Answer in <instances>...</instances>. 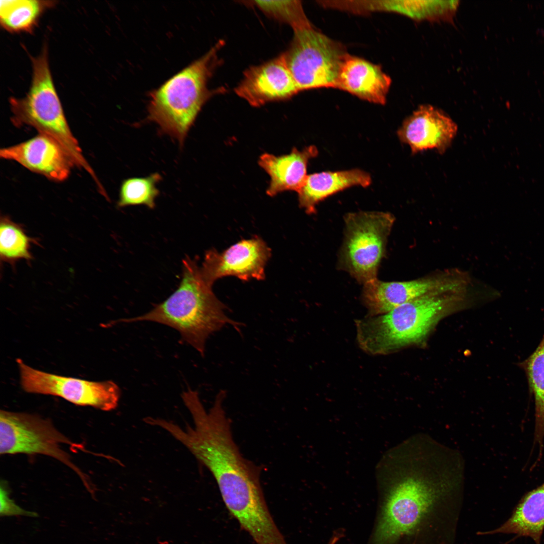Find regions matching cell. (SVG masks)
<instances>
[{"label":"cell","instance_id":"cell-1","mask_svg":"<svg viewBox=\"0 0 544 544\" xmlns=\"http://www.w3.org/2000/svg\"><path fill=\"white\" fill-rule=\"evenodd\" d=\"M407 447L405 472L388 495L373 544H394L414 532L463 484L464 463L458 451L423 433L411 438Z\"/></svg>","mask_w":544,"mask_h":544},{"label":"cell","instance_id":"cell-2","mask_svg":"<svg viewBox=\"0 0 544 544\" xmlns=\"http://www.w3.org/2000/svg\"><path fill=\"white\" fill-rule=\"evenodd\" d=\"M182 262L181 282L170 296L143 315L115 322L145 321L167 325L177 330L183 341L203 356L211 334L228 324L238 328L239 323L226 315L225 305L203 279L196 261L186 257Z\"/></svg>","mask_w":544,"mask_h":544},{"label":"cell","instance_id":"cell-3","mask_svg":"<svg viewBox=\"0 0 544 544\" xmlns=\"http://www.w3.org/2000/svg\"><path fill=\"white\" fill-rule=\"evenodd\" d=\"M467 292H432L386 313L356 320L360 347L369 354L380 355L420 343L445 312L462 301Z\"/></svg>","mask_w":544,"mask_h":544},{"label":"cell","instance_id":"cell-4","mask_svg":"<svg viewBox=\"0 0 544 544\" xmlns=\"http://www.w3.org/2000/svg\"><path fill=\"white\" fill-rule=\"evenodd\" d=\"M222 44L218 43L150 93L148 119L180 145L211 96L207 83L217 64Z\"/></svg>","mask_w":544,"mask_h":544},{"label":"cell","instance_id":"cell-5","mask_svg":"<svg viewBox=\"0 0 544 544\" xmlns=\"http://www.w3.org/2000/svg\"><path fill=\"white\" fill-rule=\"evenodd\" d=\"M31 58L32 79L28 93L23 98L11 97L9 100L13 122L20 126H31L39 134L55 141L75 166L85 170L97 181L65 116L50 70L47 45H43L39 55Z\"/></svg>","mask_w":544,"mask_h":544},{"label":"cell","instance_id":"cell-6","mask_svg":"<svg viewBox=\"0 0 544 544\" xmlns=\"http://www.w3.org/2000/svg\"><path fill=\"white\" fill-rule=\"evenodd\" d=\"M394 222V216L385 212L347 214L340 266L359 282L365 284L376 278Z\"/></svg>","mask_w":544,"mask_h":544},{"label":"cell","instance_id":"cell-7","mask_svg":"<svg viewBox=\"0 0 544 544\" xmlns=\"http://www.w3.org/2000/svg\"><path fill=\"white\" fill-rule=\"evenodd\" d=\"M294 32L290 48L283 54L300 90L336 88L341 66L348 54L345 47L312 26Z\"/></svg>","mask_w":544,"mask_h":544},{"label":"cell","instance_id":"cell-8","mask_svg":"<svg viewBox=\"0 0 544 544\" xmlns=\"http://www.w3.org/2000/svg\"><path fill=\"white\" fill-rule=\"evenodd\" d=\"M63 445H76L60 433L51 422L40 416L1 410L0 453L39 454L53 457L73 469L90 492L93 491L87 476L72 461Z\"/></svg>","mask_w":544,"mask_h":544},{"label":"cell","instance_id":"cell-9","mask_svg":"<svg viewBox=\"0 0 544 544\" xmlns=\"http://www.w3.org/2000/svg\"><path fill=\"white\" fill-rule=\"evenodd\" d=\"M21 385L28 393L51 395L76 405L110 411L118 405L120 390L113 381H91L35 369L17 359Z\"/></svg>","mask_w":544,"mask_h":544},{"label":"cell","instance_id":"cell-10","mask_svg":"<svg viewBox=\"0 0 544 544\" xmlns=\"http://www.w3.org/2000/svg\"><path fill=\"white\" fill-rule=\"evenodd\" d=\"M270 250L259 237L243 240L222 252L215 249L206 252L200 270L210 286L218 279L232 276L243 281L264 279V269Z\"/></svg>","mask_w":544,"mask_h":544},{"label":"cell","instance_id":"cell-11","mask_svg":"<svg viewBox=\"0 0 544 544\" xmlns=\"http://www.w3.org/2000/svg\"><path fill=\"white\" fill-rule=\"evenodd\" d=\"M300 90L286 63L283 53L246 71L236 93L254 107L283 100Z\"/></svg>","mask_w":544,"mask_h":544},{"label":"cell","instance_id":"cell-12","mask_svg":"<svg viewBox=\"0 0 544 544\" xmlns=\"http://www.w3.org/2000/svg\"><path fill=\"white\" fill-rule=\"evenodd\" d=\"M0 157L17 162L32 172L57 182L66 180L75 166L58 143L39 133L27 141L1 149Z\"/></svg>","mask_w":544,"mask_h":544},{"label":"cell","instance_id":"cell-13","mask_svg":"<svg viewBox=\"0 0 544 544\" xmlns=\"http://www.w3.org/2000/svg\"><path fill=\"white\" fill-rule=\"evenodd\" d=\"M457 131L456 124L449 116L431 105H424L404 120L397 134L413 154L429 149L443 153Z\"/></svg>","mask_w":544,"mask_h":544},{"label":"cell","instance_id":"cell-14","mask_svg":"<svg viewBox=\"0 0 544 544\" xmlns=\"http://www.w3.org/2000/svg\"><path fill=\"white\" fill-rule=\"evenodd\" d=\"M443 285L441 277L437 274L403 282H382L376 278L364 284L363 300L370 316L381 315L438 291Z\"/></svg>","mask_w":544,"mask_h":544},{"label":"cell","instance_id":"cell-15","mask_svg":"<svg viewBox=\"0 0 544 544\" xmlns=\"http://www.w3.org/2000/svg\"><path fill=\"white\" fill-rule=\"evenodd\" d=\"M391 83L390 78L379 65L348 53L341 66L336 88L362 99L384 104Z\"/></svg>","mask_w":544,"mask_h":544},{"label":"cell","instance_id":"cell-16","mask_svg":"<svg viewBox=\"0 0 544 544\" xmlns=\"http://www.w3.org/2000/svg\"><path fill=\"white\" fill-rule=\"evenodd\" d=\"M318 154L317 148L312 145L301 150L294 148L291 153L282 156L268 153L261 155L259 165L270 177L267 194L274 196L288 190L297 192L307 177L309 161Z\"/></svg>","mask_w":544,"mask_h":544},{"label":"cell","instance_id":"cell-17","mask_svg":"<svg viewBox=\"0 0 544 544\" xmlns=\"http://www.w3.org/2000/svg\"><path fill=\"white\" fill-rule=\"evenodd\" d=\"M371 183L370 175L358 169L308 175L297 192L299 204L307 214H313L316 205L328 196L354 186L367 187Z\"/></svg>","mask_w":544,"mask_h":544},{"label":"cell","instance_id":"cell-18","mask_svg":"<svg viewBox=\"0 0 544 544\" xmlns=\"http://www.w3.org/2000/svg\"><path fill=\"white\" fill-rule=\"evenodd\" d=\"M544 530V483L527 493L517 504L511 516L496 529L479 534H514L532 538L541 544Z\"/></svg>","mask_w":544,"mask_h":544},{"label":"cell","instance_id":"cell-19","mask_svg":"<svg viewBox=\"0 0 544 544\" xmlns=\"http://www.w3.org/2000/svg\"><path fill=\"white\" fill-rule=\"evenodd\" d=\"M56 3L38 0L1 1V26L11 33H31L43 13Z\"/></svg>","mask_w":544,"mask_h":544},{"label":"cell","instance_id":"cell-20","mask_svg":"<svg viewBox=\"0 0 544 544\" xmlns=\"http://www.w3.org/2000/svg\"><path fill=\"white\" fill-rule=\"evenodd\" d=\"M457 1H375V11L400 14L417 21L450 20L458 6Z\"/></svg>","mask_w":544,"mask_h":544},{"label":"cell","instance_id":"cell-21","mask_svg":"<svg viewBox=\"0 0 544 544\" xmlns=\"http://www.w3.org/2000/svg\"><path fill=\"white\" fill-rule=\"evenodd\" d=\"M520 366L525 372L535 403L534 442L542 447L544 439V334L535 351Z\"/></svg>","mask_w":544,"mask_h":544},{"label":"cell","instance_id":"cell-22","mask_svg":"<svg viewBox=\"0 0 544 544\" xmlns=\"http://www.w3.org/2000/svg\"><path fill=\"white\" fill-rule=\"evenodd\" d=\"M162 177L155 173L144 177H132L124 180L120 185L117 206L144 205L154 209L155 200L160 194L157 187Z\"/></svg>","mask_w":544,"mask_h":544},{"label":"cell","instance_id":"cell-23","mask_svg":"<svg viewBox=\"0 0 544 544\" xmlns=\"http://www.w3.org/2000/svg\"><path fill=\"white\" fill-rule=\"evenodd\" d=\"M32 240L27 236L20 226L7 217L1 218L0 224V255L7 262L31 258L30 252Z\"/></svg>","mask_w":544,"mask_h":544},{"label":"cell","instance_id":"cell-24","mask_svg":"<svg viewBox=\"0 0 544 544\" xmlns=\"http://www.w3.org/2000/svg\"><path fill=\"white\" fill-rule=\"evenodd\" d=\"M267 15L291 25L294 30L312 26L299 1H256Z\"/></svg>","mask_w":544,"mask_h":544},{"label":"cell","instance_id":"cell-25","mask_svg":"<svg viewBox=\"0 0 544 544\" xmlns=\"http://www.w3.org/2000/svg\"><path fill=\"white\" fill-rule=\"evenodd\" d=\"M1 516H10L22 515L29 517H37L35 512L23 509L10 498L8 486L5 482H1L0 488Z\"/></svg>","mask_w":544,"mask_h":544},{"label":"cell","instance_id":"cell-26","mask_svg":"<svg viewBox=\"0 0 544 544\" xmlns=\"http://www.w3.org/2000/svg\"><path fill=\"white\" fill-rule=\"evenodd\" d=\"M414 544H415V543H414Z\"/></svg>","mask_w":544,"mask_h":544}]
</instances>
